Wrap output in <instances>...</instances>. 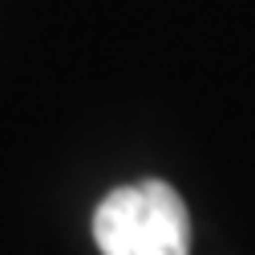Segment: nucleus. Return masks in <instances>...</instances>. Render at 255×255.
Listing matches in <instances>:
<instances>
[{
  "label": "nucleus",
  "instance_id": "1",
  "mask_svg": "<svg viewBox=\"0 0 255 255\" xmlns=\"http://www.w3.org/2000/svg\"><path fill=\"white\" fill-rule=\"evenodd\" d=\"M93 243L102 255H190V215L170 182L118 186L93 211Z\"/></svg>",
  "mask_w": 255,
  "mask_h": 255
}]
</instances>
